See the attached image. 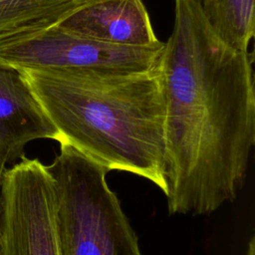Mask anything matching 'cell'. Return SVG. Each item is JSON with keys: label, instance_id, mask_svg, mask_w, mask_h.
<instances>
[{"label": "cell", "instance_id": "cell-3", "mask_svg": "<svg viewBox=\"0 0 255 255\" xmlns=\"http://www.w3.org/2000/svg\"><path fill=\"white\" fill-rule=\"evenodd\" d=\"M47 165L54 180L59 255H141L108 170L66 141Z\"/></svg>", "mask_w": 255, "mask_h": 255}, {"label": "cell", "instance_id": "cell-10", "mask_svg": "<svg viewBox=\"0 0 255 255\" xmlns=\"http://www.w3.org/2000/svg\"><path fill=\"white\" fill-rule=\"evenodd\" d=\"M6 163H7L6 159L0 153V216H1V184H2L3 174H4V171L6 169Z\"/></svg>", "mask_w": 255, "mask_h": 255}, {"label": "cell", "instance_id": "cell-6", "mask_svg": "<svg viewBox=\"0 0 255 255\" xmlns=\"http://www.w3.org/2000/svg\"><path fill=\"white\" fill-rule=\"evenodd\" d=\"M76 35L118 46L153 47L160 42L141 0H88L60 24Z\"/></svg>", "mask_w": 255, "mask_h": 255}, {"label": "cell", "instance_id": "cell-4", "mask_svg": "<svg viewBox=\"0 0 255 255\" xmlns=\"http://www.w3.org/2000/svg\"><path fill=\"white\" fill-rule=\"evenodd\" d=\"M164 43L118 46L68 32L55 25L0 39V64L17 70H78L140 73L158 67Z\"/></svg>", "mask_w": 255, "mask_h": 255}, {"label": "cell", "instance_id": "cell-2", "mask_svg": "<svg viewBox=\"0 0 255 255\" xmlns=\"http://www.w3.org/2000/svg\"><path fill=\"white\" fill-rule=\"evenodd\" d=\"M66 141L108 171L164 182L165 102L159 65L140 73L19 70Z\"/></svg>", "mask_w": 255, "mask_h": 255}, {"label": "cell", "instance_id": "cell-9", "mask_svg": "<svg viewBox=\"0 0 255 255\" xmlns=\"http://www.w3.org/2000/svg\"><path fill=\"white\" fill-rule=\"evenodd\" d=\"M204 17L227 46L248 51L254 37V0H199Z\"/></svg>", "mask_w": 255, "mask_h": 255}, {"label": "cell", "instance_id": "cell-7", "mask_svg": "<svg viewBox=\"0 0 255 255\" xmlns=\"http://www.w3.org/2000/svg\"><path fill=\"white\" fill-rule=\"evenodd\" d=\"M41 138L59 141L60 134L19 70L0 64V153L14 161Z\"/></svg>", "mask_w": 255, "mask_h": 255}, {"label": "cell", "instance_id": "cell-8", "mask_svg": "<svg viewBox=\"0 0 255 255\" xmlns=\"http://www.w3.org/2000/svg\"><path fill=\"white\" fill-rule=\"evenodd\" d=\"M88 0H0V39L60 24Z\"/></svg>", "mask_w": 255, "mask_h": 255}, {"label": "cell", "instance_id": "cell-5", "mask_svg": "<svg viewBox=\"0 0 255 255\" xmlns=\"http://www.w3.org/2000/svg\"><path fill=\"white\" fill-rule=\"evenodd\" d=\"M0 255H59L54 180L38 158L23 155L4 171Z\"/></svg>", "mask_w": 255, "mask_h": 255}, {"label": "cell", "instance_id": "cell-1", "mask_svg": "<svg viewBox=\"0 0 255 255\" xmlns=\"http://www.w3.org/2000/svg\"><path fill=\"white\" fill-rule=\"evenodd\" d=\"M161 53L165 102L163 191L170 214L200 215L232 202L255 144L253 53L224 44L199 0H174Z\"/></svg>", "mask_w": 255, "mask_h": 255}]
</instances>
